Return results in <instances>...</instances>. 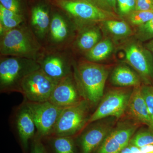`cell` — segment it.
<instances>
[{"instance_id":"cell-37","label":"cell","mask_w":153,"mask_h":153,"mask_svg":"<svg viewBox=\"0 0 153 153\" xmlns=\"http://www.w3.org/2000/svg\"><path fill=\"white\" fill-rule=\"evenodd\" d=\"M59 1H87L89 2L92 3V4H94V2L93 0H59Z\"/></svg>"},{"instance_id":"cell-28","label":"cell","mask_w":153,"mask_h":153,"mask_svg":"<svg viewBox=\"0 0 153 153\" xmlns=\"http://www.w3.org/2000/svg\"><path fill=\"white\" fill-rule=\"evenodd\" d=\"M137 35L138 38L142 41L153 38V18L146 23L138 26Z\"/></svg>"},{"instance_id":"cell-4","label":"cell","mask_w":153,"mask_h":153,"mask_svg":"<svg viewBox=\"0 0 153 153\" xmlns=\"http://www.w3.org/2000/svg\"><path fill=\"white\" fill-rule=\"evenodd\" d=\"M91 107L83 100L77 104L63 108L50 135L76 137L87 126L91 116Z\"/></svg>"},{"instance_id":"cell-14","label":"cell","mask_w":153,"mask_h":153,"mask_svg":"<svg viewBox=\"0 0 153 153\" xmlns=\"http://www.w3.org/2000/svg\"><path fill=\"white\" fill-rule=\"evenodd\" d=\"M73 34V27L69 21L59 13L52 16L47 36L52 45L60 46L66 44Z\"/></svg>"},{"instance_id":"cell-6","label":"cell","mask_w":153,"mask_h":153,"mask_svg":"<svg viewBox=\"0 0 153 153\" xmlns=\"http://www.w3.org/2000/svg\"><path fill=\"white\" fill-rule=\"evenodd\" d=\"M57 82L40 68L23 79L19 86V92L22 94L24 101L27 102L39 103L49 101Z\"/></svg>"},{"instance_id":"cell-13","label":"cell","mask_w":153,"mask_h":153,"mask_svg":"<svg viewBox=\"0 0 153 153\" xmlns=\"http://www.w3.org/2000/svg\"><path fill=\"white\" fill-rule=\"evenodd\" d=\"M37 61L42 71L56 82L73 73L70 61L67 57L59 53L44 52Z\"/></svg>"},{"instance_id":"cell-16","label":"cell","mask_w":153,"mask_h":153,"mask_svg":"<svg viewBox=\"0 0 153 153\" xmlns=\"http://www.w3.org/2000/svg\"><path fill=\"white\" fill-rule=\"evenodd\" d=\"M51 18L49 7L46 4L39 3L32 8L30 28L38 40H43L47 36Z\"/></svg>"},{"instance_id":"cell-19","label":"cell","mask_w":153,"mask_h":153,"mask_svg":"<svg viewBox=\"0 0 153 153\" xmlns=\"http://www.w3.org/2000/svg\"><path fill=\"white\" fill-rule=\"evenodd\" d=\"M101 38L99 28L93 25L88 26L79 33L76 40V46L81 51L87 52L100 41Z\"/></svg>"},{"instance_id":"cell-32","label":"cell","mask_w":153,"mask_h":153,"mask_svg":"<svg viewBox=\"0 0 153 153\" xmlns=\"http://www.w3.org/2000/svg\"><path fill=\"white\" fill-rule=\"evenodd\" d=\"M29 153H48L42 139L36 136L31 142Z\"/></svg>"},{"instance_id":"cell-17","label":"cell","mask_w":153,"mask_h":153,"mask_svg":"<svg viewBox=\"0 0 153 153\" xmlns=\"http://www.w3.org/2000/svg\"><path fill=\"white\" fill-rule=\"evenodd\" d=\"M76 137L50 135L41 139L48 153H78Z\"/></svg>"},{"instance_id":"cell-29","label":"cell","mask_w":153,"mask_h":153,"mask_svg":"<svg viewBox=\"0 0 153 153\" xmlns=\"http://www.w3.org/2000/svg\"><path fill=\"white\" fill-rule=\"evenodd\" d=\"M141 91L149 110L153 126V87L149 85H142Z\"/></svg>"},{"instance_id":"cell-25","label":"cell","mask_w":153,"mask_h":153,"mask_svg":"<svg viewBox=\"0 0 153 153\" xmlns=\"http://www.w3.org/2000/svg\"><path fill=\"white\" fill-rule=\"evenodd\" d=\"M153 18V10H134L128 15V21L131 25L139 26Z\"/></svg>"},{"instance_id":"cell-22","label":"cell","mask_w":153,"mask_h":153,"mask_svg":"<svg viewBox=\"0 0 153 153\" xmlns=\"http://www.w3.org/2000/svg\"><path fill=\"white\" fill-rule=\"evenodd\" d=\"M113 44L108 39L100 41L88 52H86L85 57L88 61L96 62L106 59L113 50Z\"/></svg>"},{"instance_id":"cell-15","label":"cell","mask_w":153,"mask_h":153,"mask_svg":"<svg viewBox=\"0 0 153 153\" xmlns=\"http://www.w3.org/2000/svg\"><path fill=\"white\" fill-rule=\"evenodd\" d=\"M126 111L134 120L153 130L152 122L142 92L141 86L134 87Z\"/></svg>"},{"instance_id":"cell-31","label":"cell","mask_w":153,"mask_h":153,"mask_svg":"<svg viewBox=\"0 0 153 153\" xmlns=\"http://www.w3.org/2000/svg\"><path fill=\"white\" fill-rule=\"evenodd\" d=\"M96 5L104 10L111 13L117 12V0H93Z\"/></svg>"},{"instance_id":"cell-35","label":"cell","mask_w":153,"mask_h":153,"mask_svg":"<svg viewBox=\"0 0 153 153\" xmlns=\"http://www.w3.org/2000/svg\"><path fill=\"white\" fill-rule=\"evenodd\" d=\"M136 153H153V145H149L140 148V151Z\"/></svg>"},{"instance_id":"cell-12","label":"cell","mask_w":153,"mask_h":153,"mask_svg":"<svg viewBox=\"0 0 153 153\" xmlns=\"http://www.w3.org/2000/svg\"><path fill=\"white\" fill-rule=\"evenodd\" d=\"M83 100L85 99L72 73L57 82L49 101L63 109L77 104Z\"/></svg>"},{"instance_id":"cell-11","label":"cell","mask_w":153,"mask_h":153,"mask_svg":"<svg viewBox=\"0 0 153 153\" xmlns=\"http://www.w3.org/2000/svg\"><path fill=\"white\" fill-rule=\"evenodd\" d=\"M127 62L138 73L145 85H150L153 79V56L152 52L137 43L126 47Z\"/></svg>"},{"instance_id":"cell-33","label":"cell","mask_w":153,"mask_h":153,"mask_svg":"<svg viewBox=\"0 0 153 153\" xmlns=\"http://www.w3.org/2000/svg\"><path fill=\"white\" fill-rule=\"evenodd\" d=\"M135 10H153V0H136Z\"/></svg>"},{"instance_id":"cell-8","label":"cell","mask_w":153,"mask_h":153,"mask_svg":"<svg viewBox=\"0 0 153 153\" xmlns=\"http://www.w3.org/2000/svg\"><path fill=\"white\" fill-rule=\"evenodd\" d=\"M13 123L23 153H29L30 143L37 134V128L30 108L25 101L15 109Z\"/></svg>"},{"instance_id":"cell-36","label":"cell","mask_w":153,"mask_h":153,"mask_svg":"<svg viewBox=\"0 0 153 153\" xmlns=\"http://www.w3.org/2000/svg\"><path fill=\"white\" fill-rule=\"evenodd\" d=\"M147 49H149L152 52L153 56V39L149 43H148L147 45Z\"/></svg>"},{"instance_id":"cell-20","label":"cell","mask_w":153,"mask_h":153,"mask_svg":"<svg viewBox=\"0 0 153 153\" xmlns=\"http://www.w3.org/2000/svg\"><path fill=\"white\" fill-rule=\"evenodd\" d=\"M139 123L135 120L119 123L114 128H113L111 134L116 140L123 148L128 146L131 137L138 127Z\"/></svg>"},{"instance_id":"cell-10","label":"cell","mask_w":153,"mask_h":153,"mask_svg":"<svg viewBox=\"0 0 153 153\" xmlns=\"http://www.w3.org/2000/svg\"><path fill=\"white\" fill-rule=\"evenodd\" d=\"M57 5L76 20L85 22L105 21L111 19V13L99 7L92 3L84 1L56 0Z\"/></svg>"},{"instance_id":"cell-24","label":"cell","mask_w":153,"mask_h":153,"mask_svg":"<svg viewBox=\"0 0 153 153\" xmlns=\"http://www.w3.org/2000/svg\"><path fill=\"white\" fill-rule=\"evenodd\" d=\"M129 144L139 148L153 145V130L151 128L140 130L133 137Z\"/></svg>"},{"instance_id":"cell-23","label":"cell","mask_w":153,"mask_h":153,"mask_svg":"<svg viewBox=\"0 0 153 153\" xmlns=\"http://www.w3.org/2000/svg\"><path fill=\"white\" fill-rule=\"evenodd\" d=\"M103 22L107 30L114 36L117 37H125L131 34L130 27L126 22L111 19Z\"/></svg>"},{"instance_id":"cell-21","label":"cell","mask_w":153,"mask_h":153,"mask_svg":"<svg viewBox=\"0 0 153 153\" xmlns=\"http://www.w3.org/2000/svg\"><path fill=\"white\" fill-rule=\"evenodd\" d=\"M25 17L5 8L0 4V35L24 23Z\"/></svg>"},{"instance_id":"cell-30","label":"cell","mask_w":153,"mask_h":153,"mask_svg":"<svg viewBox=\"0 0 153 153\" xmlns=\"http://www.w3.org/2000/svg\"><path fill=\"white\" fill-rule=\"evenodd\" d=\"M119 13L120 16H127L135 10L136 0H117Z\"/></svg>"},{"instance_id":"cell-18","label":"cell","mask_w":153,"mask_h":153,"mask_svg":"<svg viewBox=\"0 0 153 153\" xmlns=\"http://www.w3.org/2000/svg\"><path fill=\"white\" fill-rule=\"evenodd\" d=\"M141 79L139 75L125 65L117 66L111 74V80L113 84L119 87L141 86Z\"/></svg>"},{"instance_id":"cell-34","label":"cell","mask_w":153,"mask_h":153,"mask_svg":"<svg viewBox=\"0 0 153 153\" xmlns=\"http://www.w3.org/2000/svg\"><path fill=\"white\" fill-rule=\"evenodd\" d=\"M140 151V148L131 145L129 144L125 148H123L118 153H136Z\"/></svg>"},{"instance_id":"cell-27","label":"cell","mask_w":153,"mask_h":153,"mask_svg":"<svg viewBox=\"0 0 153 153\" xmlns=\"http://www.w3.org/2000/svg\"><path fill=\"white\" fill-rule=\"evenodd\" d=\"M0 4L8 10L25 17V6L23 0H0Z\"/></svg>"},{"instance_id":"cell-2","label":"cell","mask_w":153,"mask_h":153,"mask_svg":"<svg viewBox=\"0 0 153 153\" xmlns=\"http://www.w3.org/2000/svg\"><path fill=\"white\" fill-rule=\"evenodd\" d=\"M73 74L82 97L93 106L104 95V89L109 71L103 65L83 61L74 66Z\"/></svg>"},{"instance_id":"cell-5","label":"cell","mask_w":153,"mask_h":153,"mask_svg":"<svg viewBox=\"0 0 153 153\" xmlns=\"http://www.w3.org/2000/svg\"><path fill=\"white\" fill-rule=\"evenodd\" d=\"M133 89L117 88L108 91L103 95L97 108L91 115L87 126L105 118H120L126 111Z\"/></svg>"},{"instance_id":"cell-3","label":"cell","mask_w":153,"mask_h":153,"mask_svg":"<svg viewBox=\"0 0 153 153\" xmlns=\"http://www.w3.org/2000/svg\"><path fill=\"white\" fill-rule=\"evenodd\" d=\"M40 68L38 61L23 57H3L0 60V91L19 92L23 79Z\"/></svg>"},{"instance_id":"cell-7","label":"cell","mask_w":153,"mask_h":153,"mask_svg":"<svg viewBox=\"0 0 153 153\" xmlns=\"http://www.w3.org/2000/svg\"><path fill=\"white\" fill-rule=\"evenodd\" d=\"M115 118H116L111 117L88 124L77 140L79 152L96 153L112 131Z\"/></svg>"},{"instance_id":"cell-9","label":"cell","mask_w":153,"mask_h":153,"mask_svg":"<svg viewBox=\"0 0 153 153\" xmlns=\"http://www.w3.org/2000/svg\"><path fill=\"white\" fill-rule=\"evenodd\" d=\"M25 102L30 108L36 124V136L42 138L50 135L63 109L49 101L39 103Z\"/></svg>"},{"instance_id":"cell-26","label":"cell","mask_w":153,"mask_h":153,"mask_svg":"<svg viewBox=\"0 0 153 153\" xmlns=\"http://www.w3.org/2000/svg\"><path fill=\"white\" fill-rule=\"evenodd\" d=\"M123 149L110 132L96 153H118Z\"/></svg>"},{"instance_id":"cell-1","label":"cell","mask_w":153,"mask_h":153,"mask_svg":"<svg viewBox=\"0 0 153 153\" xmlns=\"http://www.w3.org/2000/svg\"><path fill=\"white\" fill-rule=\"evenodd\" d=\"M1 55L38 61L44 49L32 29L25 24L9 30L1 36Z\"/></svg>"}]
</instances>
